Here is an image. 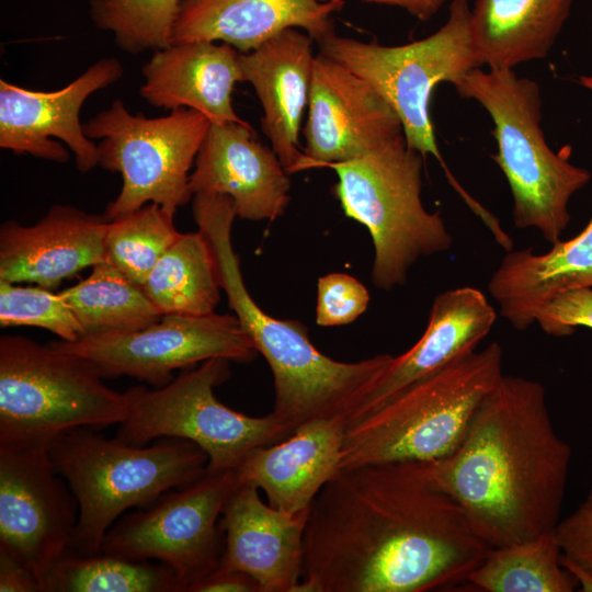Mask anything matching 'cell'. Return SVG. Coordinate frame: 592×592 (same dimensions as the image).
<instances>
[{
  "label": "cell",
  "instance_id": "23",
  "mask_svg": "<svg viewBox=\"0 0 592 592\" xmlns=\"http://www.w3.org/2000/svg\"><path fill=\"white\" fill-rule=\"evenodd\" d=\"M343 1L181 0L171 44L208 41L249 53L286 29H301L318 43L334 33L331 14Z\"/></svg>",
  "mask_w": 592,
  "mask_h": 592
},
{
  "label": "cell",
  "instance_id": "18",
  "mask_svg": "<svg viewBox=\"0 0 592 592\" xmlns=\"http://www.w3.org/2000/svg\"><path fill=\"white\" fill-rule=\"evenodd\" d=\"M496 319V309L475 287H457L437 295L421 338L407 352L390 356L348 417L345 426L375 411L411 385L476 351Z\"/></svg>",
  "mask_w": 592,
  "mask_h": 592
},
{
  "label": "cell",
  "instance_id": "39",
  "mask_svg": "<svg viewBox=\"0 0 592 592\" xmlns=\"http://www.w3.org/2000/svg\"><path fill=\"white\" fill-rule=\"evenodd\" d=\"M320 2L344 0H318ZM367 2L395 5L405 9L421 21L430 20L441 9L445 0H364Z\"/></svg>",
  "mask_w": 592,
  "mask_h": 592
},
{
  "label": "cell",
  "instance_id": "38",
  "mask_svg": "<svg viewBox=\"0 0 592 592\" xmlns=\"http://www.w3.org/2000/svg\"><path fill=\"white\" fill-rule=\"evenodd\" d=\"M0 591L42 592L34 574L2 548H0Z\"/></svg>",
  "mask_w": 592,
  "mask_h": 592
},
{
  "label": "cell",
  "instance_id": "21",
  "mask_svg": "<svg viewBox=\"0 0 592 592\" xmlns=\"http://www.w3.org/2000/svg\"><path fill=\"white\" fill-rule=\"evenodd\" d=\"M312 38L286 29L249 53H240L243 81L263 109L262 130L288 174L303 171L299 129L308 106L315 57Z\"/></svg>",
  "mask_w": 592,
  "mask_h": 592
},
{
  "label": "cell",
  "instance_id": "1",
  "mask_svg": "<svg viewBox=\"0 0 592 592\" xmlns=\"http://www.w3.org/2000/svg\"><path fill=\"white\" fill-rule=\"evenodd\" d=\"M492 547L429 462L340 469L310 504L292 592H425L466 583Z\"/></svg>",
  "mask_w": 592,
  "mask_h": 592
},
{
  "label": "cell",
  "instance_id": "14",
  "mask_svg": "<svg viewBox=\"0 0 592 592\" xmlns=\"http://www.w3.org/2000/svg\"><path fill=\"white\" fill-rule=\"evenodd\" d=\"M77 500L47 447L0 445V548L44 583L70 549Z\"/></svg>",
  "mask_w": 592,
  "mask_h": 592
},
{
  "label": "cell",
  "instance_id": "27",
  "mask_svg": "<svg viewBox=\"0 0 592 592\" xmlns=\"http://www.w3.org/2000/svg\"><path fill=\"white\" fill-rule=\"evenodd\" d=\"M141 287L161 315L214 314L220 286L204 236L180 234Z\"/></svg>",
  "mask_w": 592,
  "mask_h": 592
},
{
  "label": "cell",
  "instance_id": "6",
  "mask_svg": "<svg viewBox=\"0 0 592 592\" xmlns=\"http://www.w3.org/2000/svg\"><path fill=\"white\" fill-rule=\"evenodd\" d=\"M456 92L477 101L493 121L498 152L493 159L513 196V223L534 228L556 243L570 221L569 202L585 186L591 173L556 153L540 128L538 84L513 69L476 68L453 84Z\"/></svg>",
  "mask_w": 592,
  "mask_h": 592
},
{
  "label": "cell",
  "instance_id": "34",
  "mask_svg": "<svg viewBox=\"0 0 592 592\" xmlns=\"http://www.w3.org/2000/svg\"><path fill=\"white\" fill-rule=\"evenodd\" d=\"M368 303V291L358 280L344 273L327 274L318 281L317 325L351 323L366 310Z\"/></svg>",
  "mask_w": 592,
  "mask_h": 592
},
{
  "label": "cell",
  "instance_id": "22",
  "mask_svg": "<svg viewBox=\"0 0 592 592\" xmlns=\"http://www.w3.org/2000/svg\"><path fill=\"white\" fill-rule=\"evenodd\" d=\"M344 430L343 417L301 423L287 437L251 451L235 469L238 481L261 489L275 509L308 510L340 470Z\"/></svg>",
  "mask_w": 592,
  "mask_h": 592
},
{
  "label": "cell",
  "instance_id": "13",
  "mask_svg": "<svg viewBox=\"0 0 592 592\" xmlns=\"http://www.w3.org/2000/svg\"><path fill=\"white\" fill-rule=\"evenodd\" d=\"M53 348L92 363L103 378L128 376L153 385L171 383L173 372L209 358L246 363L258 351L235 315H162L134 331L53 341Z\"/></svg>",
  "mask_w": 592,
  "mask_h": 592
},
{
  "label": "cell",
  "instance_id": "17",
  "mask_svg": "<svg viewBox=\"0 0 592 592\" xmlns=\"http://www.w3.org/2000/svg\"><path fill=\"white\" fill-rule=\"evenodd\" d=\"M289 186L274 150L257 141L244 121L210 123L190 174L193 195H225L238 217L274 220L288 205Z\"/></svg>",
  "mask_w": 592,
  "mask_h": 592
},
{
  "label": "cell",
  "instance_id": "12",
  "mask_svg": "<svg viewBox=\"0 0 592 592\" xmlns=\"http://www.w3.org/2000/svg\"><path fill=\"white\" fill-rule=\"evenodd\" d=\"M238 486L235 470H206L195 481L118 519L106 532L100 551L138 561L157 560L177 574L186 592L219 567L224 549L219 519Z\"/></svg>",
  "mask_w": 592,
  "mask_h": 592
},
{
  "label": "cell",
  "instance_id": "29",
  "mask_svg": "<svg viewBox=\"0 0 592 592\" xmlns=\"http://www.w3.org/2000/svg\"><path fill=\"white\" fill-rule=\"evenodd\" d=\"M560 558L555 530L491 548L466 583L487 592H572L578 582Z\"/></svg>",
  "mask_w": 592,
  "mask_h": 592
},
{
  "label": "cell",
  "instance_id": "30",
  "mask_svg": "<svg viewBox=\"0 0 592 592\" xmlns=\"http://www.w3.org/2000/svg\"><path fill=\"white\" fill-rule=\"evenodd\" d=\"M44 592H184V587L160 562L67 551L47 576Z\"/></svg>",
  "mask_w": 592,
  "mask_h": 592
},
{
  "label": "cell",
  "instance_id": "36",
  "mask_svg": "<svg viewBox=\"0 0 592 592\" xmlns=\"http://www.w3.org/2000/svg\"><path fill=\"white\" fill-rule=\"evenodd\" d=\"M535 322L554 337L570 335L578 327L592 329V287L555 295L538 309Z\"/></svg>",
  "mask_w": 592,
  "mask_h": 592
},
{
  "label": "cell",
  "instance_id": "9",
  "mask_svg": "<svg viewBox=\"0 0 592 592\" xmlns=\"http://www.w3.org/2000/svg\"><path fill=\"white\" fill-rule=\"evenodd\" d=\"M320 53L341 64L369 83L394 109L408 146L422 156L432 155L446 172L453 187L473 208L475 201L445 164L435 139L430 115L434 88L456 83L479 68L470 31L467 0H453L445 24L432 35L399 46L364 43L332 33L319 43Z\"/></svg>",
  "mask_w": 592,
  "mask_h": 592
},
{
  "label": "cell",
  "instance_id": "33",
  "mask_svg": "<svg viewBox=\"0 0 592 592\" xmlns=\"http://www.w3.org/2000/svg\"><path fill=\"white\" fill-rule=\"evenodd\" d=\"M0 326L39 327L61 341L73 342L84 335L76 316L60 296L50 289L24 287L0 280Z\"/></svg>",
  "mask_w": 592,
  "mask_h": 592
},
{
  "label": "cell",
  "instance_id": "25",
  "mask_svg": "<svg viewBox=\"0 0 592 592\" xmlns=\"http://www.w3.org/2000/svg\"><path fill=\"white\" fill-rule=\"evenodd\" d=\"M587 87L592 91V78ZM487 287L501 317L519 331L535 323L538 309L555 295L592 287V218L576 237L545 253L506 251Z\"/></svg>",
  "mask_w": 592,
  "mask_h": 592
},
{
  "label": "cell",
  "instance_id": "2",
  "mask_svg": "<svg viewBox=\"0 0 592 592\" xmlns=\"http://www.w3.org/2000/svg\"><path fill=\"white\" fill-rule=\"evenodd\" d=\"M571 457L554 426L544 385L502 374L457 448L429 464L434 482L493 548L556 530Z\"/></svg>",
  "mask_w": 592,
  "mask_h": 592
},
{
  "label": "cell",
  "instance_id": "5",
  "mask_svg": "<svg viewBox=\"0 0 592 592\" xmlns=\"http://www.w3.org/2000/svg\"><path fill=\"white\" fill-rule=\"evenodd\" d=\"M492 342L406 388L345 426L340 469L392 462H431L452 454L483 397L502 373Z\"/></svg>",
  "mask_w": 592,
  "mask_h": 592
},
{
  "label": "cell",
  "instance_id": "7",
  "mask_svg": "<svg viewBox=\"0 0 592 592\" xmlns=\"http://www.w3.org/2000/svg\"><path fill=\"white\" fill-rule=\"evenodd\" d=\"M127 412L126 391L105 385L88 360L1 335L0 445L48 447L76 429L121 424Z\"/></svg>",
  "mask_w": 592,
  "mask_h": 592
},
{
  "label": "cell",
  "instance_id": "16",
  "mask_svg": "<svg viewBox=\"0 0 592 592\" xmlns=\"http://www.w3.org/2000/svg\"><path fill=\"white\" fill-rule=\"evenodd\" d=\"M116 58H103L77 79L56 91L29 90L0 80V147L14 153L65 163L68 149L80 172L99 163L98 145L88 138L79 112L89 95L115 83L123 76Z\"/></svg>",
  "mask_w": 592,
  "mask_h": 592
},
{
  "label": "cell",
  "instance_id": "37",
  "mask_svg": "<svg viewBox=\"0 0 592 592\" xmlns=\"http://www.w3.org/2000/svg\"><path fill=\"white\" fill-rule=\"evenodd\" d=\"M186 592H261V590L251 576L219 566L208 576L190 585Z\"/></svg>",
  "mask_w": 592,
  "mask_h": 592
},
{
  "label": "cell",
  "instance_id": "19",
  "mask_svg": "<svg viewBox=\"0 0 592 592\" xmlns=\"http://www.w3.org/2000/svg\"><path fill=\"white\" fill-rule=\"evenodd\" d=\"M109 220L70 205H53L36 224L0 227V280L47 289L105 262Z\"/></svg>",
  "mask_w": 592,
  "mask_h": 592
},
{
  "label": "cell",
  "instance_id": "20",
  "mask_svg": "<svg viewBox=\"0 0 592 592\" xmlns=\"http://www.w3.org/2000/svg\"><path fill=\"white\" fill-rule=\"evenodd\" d=\"M309 509H275L260 499L257 487L239 483L219 519L225 534L219 566L251 576L261 592H292L303 574Z\"/></svg>",
  "mask_w": 592,
  "mask_h": 592
},
{
  "label": "cell",
  "instance_id": "8",
  "mask_svg": "<svg viewBox=\"0 0 592 592\" xmlns=\"http://www.w3.org/2000/svg\"><path fill=\"white\" fill-rule=\"evenodd\" d=\"M422 155L405 135L354 160L331 163L334 192L345 215L367 228L374 246L373 284L384 291L403 285L423 257L453 242L439 212L422 203Z\"/></svg>",
  "mask_w": 592,
  "mask_h": 592
},
{
  "label": "cell",
  "instance_id": "3",
  "mask_svg": "<svg viewBox=\"0 0 592 592\" xmlns=\"http://www.w3.org/2000/svg\"><path fill=\"white\" fill-rule=\"evenodd\" d=\"M193 214L209 247L229 308L272 371V413L292 431L315 419L343 417L346 421L391 355L344 363L322 354L303 323L270 316L248 292L231 242L237 217L232 201L225 195L196 194Z\"/></svg>",
  "mask_w": 592,
  "mask_h": 592
},
{
  "label": "cell",
  "instance_id": "32",
  "mask_svg": "<svg viewBox=\"0 0 592 592\" xmlns=\"http://www.w3.org/2000/svg\"><path fill=\"white\" fill-rule=\"evenodd\" d=\"M96 27L110 31L124 52L139 54L171 44L181 0H88Z\"/></svg>",
  "mask_w": 592,
  "mask_h": 592
},
{
  "label": "cell",
  "instance_id": "31",
  "mask_svg": "<svg viewBox=\"0 0 592 592\" xmlns=\"http://www.w3.org/2000/svg\"><path fill=\"white\" fill-rule=\"evenodd\" d=\"M173 214L156 203L109 221L105 262L143 286L153 266L178 239Z\"/></svg>",
  "mask_w": 592,
  "mask_h": 592
},
{
  "label": "cell",
  "instance_id": "15",
  "mask_svg": "<svg viewBox=\"0 0 592 592\" xmlns=\"http://www.w3.org/2000/svg\"><path fill=\"white\" fill-rule=\"evenodd\" d=\"M303 170L363 157L403 135L390 104L364 79L319 53L305 125Z\"/></svg>",
  "mask_w": 592,
  "mask_h": 592
},
{
  "label": "cell",
  "instance_id": "26",
  "mask_svg": "<svg viewBox=\"0 0 592 592\" xmlns=\"http://www.w3.org/2000/svg\"><path fill=\"white\" fill-rule=\"evenodd\" d=\"M573 0H475L470 31L481 62L513 69L551 50Z\"/></svg>",
  "mask_w": 592,
  "mask_h": 592
},
{
  "label": "cell",
  "instance_id": "11",
  "mask_svg": "<svg viewBox=\"0 0 592 592\" xmlns=\"http://www.w3.org/2000/svg\"><path fill=\"white\" fill-rule=\"evenodd\" d=\"M209 125L204 114L187 107L156 118L133 115L122 100L91 117L83 130L90 139L102 138L98 166L123 180L104 218H122L149 202L174 215L193 196L189 171Z\"/></svg>",
  "mask_w": 592,
  "mask_h": 592
},
{
  "label": "cell",
  "instance_id": "28",
  "mask_svg": "<svg viewBox=\"0 0 592 592\" xmlns=\"http://www.w3.org/2000/svg\"><path fill=\"white\" fill-rule=\"evenodd\" d=\"M59 294L84 335L129 332L162 317L143 287L107 262L95 264L88 277Z\"/></svg>",
  "mask_w": 592,
  "mask_h": 592
},
{
  "label": "cell",
  "instance_id": "35",
  "mask_svg": "<svg viewBox=\"0 0 592 592\" xmlns=\"http://www.w3.org/2000/svg\"><path fill=\"white\" fill-rule=\"evenodd\" d=\"M556 534L561 565L577 580L592 588V489L573 512L560 520Z\"/></svg>",
  "mask_w": 592,
  "mask_h": 592
},
{
  "label": "cell",
  "instance_id": "24",
  "mask_svg": "<svg viewBox=\"0 0 592 592\" xmlns=\"http://www.w3.org/2000/svg\"><path fill=\"white\" fill-rule=\"evenodd\" d=\"M240 52L229 44L194 41L155 50L143 66L141 98L164 110L187 107L210 123L241 122L232 106L236 82L243 81Z\"/></svg>",
  "mask_w": 592,
  "mask_h": 592
},
{
  "label": "cell",
  "instance_id": "10",
  "mask_svg": "<svg viewBox=\"0 0 592 592\" xmlns=\"http://www.w3.org/2000/svg\"><path fill=\"white\" fill-rule=\"evenodd\" d=\"M229 362L209 358L163 387L128 389V412L116 437L135 445L161 437L186 440L207 454L208 471H224L235 470L254 448L292 434L273 413L250 417L216 398L214 388L229 377Z\"/></svg>",
  "mask_w": 592,
  "mask_h": 592
},
{
  "label": "cell",
  "instance_id": "4",
  "mask_svg": "<svg viewBox=\"0 0 592 592\" xmlns=\"http://www.w3.org/2000/svg\"><path fill=\"white\" fill-rule=\"evenodd\" d=\"M56 471L67 481L79 508L69 551L92 555L119 516L151 505L167 491L202 477L207 454L194 443L161 437L151 445L107 439L80 428L48 447Z\"/></svg>",
  "mask_w": 592,
  "mask_h": 592
}]
</instances>
